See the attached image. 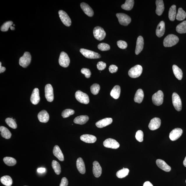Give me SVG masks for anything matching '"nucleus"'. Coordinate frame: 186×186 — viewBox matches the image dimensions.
<instances>
[{
  "label": "nucleus",
  "instance_id": "1",
  "mask_svg": "<svg viewBox=\"0 0 186 186\" xmlns=\"http://www.w3.org/2000/svg\"><path fill=\"white\" fill-rule=\"evenodd\" d=\"M179 41V38L176 36L170 34L165 38L163 41L165 47H171L175 45Z\"/></svg>",
  "mask_w": 186,
  "mask_h": 186
},
{
  "label": "nucleus",
  "instance_id": "2",
  "mask_svg": "<svg viewBox=\"0 0 186 186\" xmlns=\"http://www.w3.org/2000/svg\"><path fill=\"white\" fill-rule=\"evenodd\" d=\"M142 70V67L141 65H137L130 69L128 75L131 78H138L141 74Z\"/></svg>",
  "mask_w": 186,
  "mask_h": 186
},
{
  "label": "nucleus",
  "instance_id": "3",
  "mask_svg": "<svg viewBox=\"0 0 186 186\" xmlns=\"http://www.w3.org/2000/svg\"><path fill=\"white\" fill-rule=\"evenodd\" d=\"M31 60V54L29 52H26L24 53L22 57H21L19 60V64L22 67H27L29 65Z\"/></svg>",
  "mask_w": 186,
  "mask_h": 186
},
{
  "label": "nucleus",
  "instance_id": "4",
  "mask_svg": "<svg viewBox=\"0 0 186 186\" xmlns=\"http://www.w3.org/2000/svg\"><path fill=\"white\" fill-rule=\"evenodd\" d=\"M75 97L79 102L83 104H88L89 102V98L88 95L82 91H77L75 93Z\"/></svg>",
  "mask_w": 186,
  "mask_h": 186
},
{
  "label": "nucleus",
  "instance_id": "5",
  "mask_svg": "<svg viewBox=\"0 0 186 186\" xmlns=\"http://www.w3.org/2000/svg\"><path fill=\"white\" fill-rule=\"evenodd\" d=\"M93 36L97 40L101 41L106 36V33L103 28L99 26L95 27L93 31Z\"/></svg>",
  "mask_w": 186,
  "mask_h": 186
},
{
  "label": "nucleus",
  "instance_id": "6",
  "mask_svg": "<svg viewBox=\"0 0 186 186\" xmlns=\"http://www.w3.org/2000/svg\"><path fill=\"white\" fill-rule=\"evenodd\" d=\"M164 94L161 91H159L154 94L152 97V101L153 104L156 106H160L163 101Z\"/></svg>",
  "mask_w": 186,
  "mask_h": 186
},
{
  "label": "nucleus",
  "instance_id": "7",
  "mask_svg": "<svg viewBox=\"0 0 186 186\" xmlns=\"http://www.w3.org/2000/svg\"><path fill=\"white\" fill-rule=\"evenodd\" d=\"M80 52L84 57L89 59H98L101 57L100 54L91 50L81 49Z\"/></svg>",
  "mask_w": 186,
  "mask_h": 186
},
{
  "label": "nucleus",
  "instance_id": "8",
  "mask_svg": "<svg viewBox=\"0 0 186 186\" xmlns=\"http://www.w3.org/2000/svg\"><path fill=\"white\" fill-rule=\"evenodd\" d=\"M116 16L118 18L120 24L124 26H127L130 23L131 18L127 15L124 13H117Z\"/></svg>",
  "mask_w": 186,
  "mask_h": 186
},
{
  "label": "nucleus",
  "instance_id": "9",
  "mask_svg": "<svg viewBox=\"0 0 186 186\" xmlns=\"http://www.w3.org/2000/svg\"><path fill=\"white\" fill-rule=\"evenodd\" d=\"M70 63V58L68 55L65 52H62L60 54L59 63L62 67L66 68L69 65Z\"/></svg>",
  "mask_w": 186,
  "mask_h": 186
},
{
  "label": "nucleus",
  "instance_id": "10",
  "mask_svg": "<svg viewBox=\"0 0 186 186\" xmlns=\"http://www.w3.org/2000/svg\"><path fill=\"white\" fill-rule=\"evenodd\" d=\"M172 101L174 108L178 111H180L182 108V101L181 98L177 93H173Z\"/></svg>",
  "mask_w": 186,
  "mask_h": 186
},
{
  "label": "nucleus",
  "instance_id": "11",
  "mask_svg": "<svg viewBox=\"0 0 186 186\" xmlns=\"http://www.w3.org/2000/svg\"><path fill=\"white\" fill-rule=\"evenodd\" d=\"M45 97L48 102H52L54 99L53 88L51 84H47L45 87Z\"/></svg>",
  "mask_w": 186,
  "mask_h": 186
},
{
  "label": "nucleus",
  "instance_id": "12",
  "mask_svg": "<svg viewBox=\"0 0 186 186\" xmlns=\"http://www.w3.org/2000/svg\"><path fill=\"white\" fill-rule=\"evenodd\" d=\"M103 144L105 147L112 149H117L120 146L119 143L115 140L111 138L107 139L103 142Z\"/></svg>",
  "mask_w": 186,
  "mask_h": 186
},
{
  "label": "nucleus",
  "instance_id": "13",
  "mask_svg": "<svg viewBox=\"0 0 186 186\" xmlns=\"http://www.w3.org/2000/svg\"><path fill=\"white\" fill-rule=\"evenodd\" d=\"M58 13H59V17L63 23L68 27L71 26V19L67 13L63 10H60L59 11Z\"/></svg>",
  "mask_w": 186,
  "mask_h": 186
},
{
  "label": "nucleus",
  "instance_id": "14",
  "mask_svg": "<svg viewBox=\"0 0 186 186\" xmlns=\"http://www.w3.org/2000/svg\"><path fill=\"white\" fill-rule=\"evenodd\" d=\"M182 133L183 131L182 129L179 128L174 129L170 133V139L172 141L177 140L181 136Z\"/></svg>",
  "mask_w": 186,
  "mask_h": 186
},
{
  "label": "nucleus",
  "instance_id": "15",
  "mask_svg": "<svg viewBox=\"0 0 186 186\" xmlns=\"http://www.w3.org/2000/svg\"><path fill=\"white\" fill-rule=\"evenodd\" d=\"M161 120L158 118H155L150 121L149 125V127L151 130H155L160 127Z\"/></svg>",
  "mask_w": 186,
  "mask_h": 186
},
{
  "label": "nucleus",
  "instance_id": "16",
  "mask_svg": "<svg viewBox=\"0 0 186 186\" xmlns=\"http://www.w3.org/2000/svg\"><path fill=\"white\" fill-rule=\"evenodd\" d=\"M40 100L39 96V90L38 88L34 89L31 97V101L33 104L36 105L38 104Z\"/></svg>",
  "mask_w": 186,
  "mask_h": 186
},
{
  "label": "nucleus",
  "instance_id": "17",
  "mask_svg": "<svg viewBox=\"0 0 186 186\" xmlns=\"http://www.w3.org/2000/svg\"><path fill=\"white\" fill-rule=\"evenodd\" d=\"M93 172L94 175L96 178H99L102 174V168L99 163L97 161L93 162Z\"/></svg>",
  "mask_w": 186,
  "mask_h": 186
},
{
  "label": "nucleus",
  "instance_id": "18",
  "mask_svg": "<svg viewBox=\"0 0 186 186\" xmlns=\"http://www.w3.org/2000/svg\"><path fill=\"white\" fill-rule=\"evenodd\" d=\"M144 43L143 38L141 36H139L137 38L136 50H135V53L137 55L139 54L143 49Z\"/></svg>",
  "mask_w": 186,
  "mask_h": 186
},
{
  "label": "nucleus",
  "instance_id": "19",
  "mask_svg": "<svg viewBox=\"0 0 186 186\" xmlns=\"http://www.w3.org/2000/svg\"><path fill=\"white\" fill-rule=\"evenodd\" d=\"M112 121L113 120L111 118H106L97 122L95 123V125L98 128H101L110 125Z\"/></svg>",
  "mask_w": 186,
  "mask_h": 186
},
{
  "label": "nucleus",
  "instance_id": "20",
  "mask_svg": "<svg viewBox=\"0 0 186 186\" xmlns=\"http://www.w3.org/2000/svg\"><path fill=\"white\" fill-rule=\"evenodd\" d=\"M81 8L86 15L89 17L93 16L94 12L93 9L87 3H82L80 4Z\"/></svg>",
  "mask_w": 186,
  "mask_h": 186
},
{
  "label": "nucleus",
  "instance_id": "21",
  "mask_svg": "<svg viewBox=\"0 0 186 186\" xmlns=\"http://www.w3.org/2000/svg\"><path fill=\"white\" fill-rule=\"evenodd\" d=\"M81 140L86 143L89 144L94 143L97 140V138L93 135L86 134L80 137Z\"/></svg>",
  "mask_w": 186,
  "mask_h": 186
},
{
  "label": "nucleus",
  "instance_id": "22",
  "mask_svg": "<svg viewBox=\"0 0 186 186\" xmlns=\"http://www.w3.org/2000/svg\"><path fill=\"white\" fill-rule=\"evenodd\" d=\"M38 118L41 123H46L49 120V116L46 111L43 110L39 112Z\"/></svg>",
  "mask_w": 186,
  "mask_h": 186
},
{
  "label": "nucleus",
  "instance_id": "23",
  "mask_svg": "<svg viewBox=\"0 0 186 186\" xmlns=\"http://www.w3.org/2000/svg\"><path fill=\"white\" fill-rule=\"evenodd\" d=\"M156 164L157 166L160 168L165 172H169L171 170V167L169 166L164 161L162 160H157Z\"/></svg>",
  "mask_w": 186,
  "mask_h": 186
},
{
  "label": "nucleus",
  "instance_id": "24",
  "mask_svg": "<svg viewBox=\"0 0 186 186\" xmlns=\"http://www.w3.org/2000/svg\"><path fill=\"white\" fill-rule=\"evenodd\" d=\"M77 168L80 173L84 174L86 172L85 164L81 157H79L77 160L76 162Z\"/></svg>",
  "mask_w": 186,
  "mask_h": 186
},
{
  "label": "nucleus",
  "instance_id": "25",
  "mask_svg": "<svg viewBox=\"0 0 186 186\" xmlns=\"http://www.w3.org/2000/svg\"><path fill=\"white\" fill-rule=\"evenodd\" d=\"M165 31V25L164 22H161L158 25L156 34L158 37H161L164 35Z\"/></svg>",
  "mask_w": 186,
  "mask_h": 186
},
{
  "label": "nucleus",
  "instance_id": "26",
  "mask_svg": "<svg viewBox=\"0 0 186 186\" xmlns=\"http://www.w3.org/2000/svg\"><path fill=\"white\" fill-rule=\"evenodd\" d=\"M157 8L156 13L158 16H161L164 10V3L162 0H157L156 1Z\"/></svg>",
  "mask_w": 186,
  "mask_h": 186
},
{
  "label": "nucleus",
  "instance_id": "27",
  "mask_svg": "<svg viewBox=\"0 0 186 186\" xmlns=\"http://www.w3.org/2000/svg\"><path fill=\"white\" fill-rule=\"evenodd\" d=\"M53 153L54 156L57 157L59 160L63 161L64 160L63 154L59 146L56 145L54 146Z\"/></svg>",
  "mask_w": 186,
  "mask_h": 186
},
{
  "label": "nucleus",
  "instance_id": "28",
  "mask_svg": "<svg viewBox=\"0 0 186 186\" xmlns=\"http://www.w3.org/2000/svg\"><path fill=\"white\" fill-rule=\"evenodd\" d=\"M89 119V116H79L75 118L74 123L79 125H84L87 123Z\"/></svg>",
  "mask_w": 186,
  "mask_h": 186
},
{
  "label": "nucleus",
  "instance_id": "29",
  "mask_svg": "<svg viewBox=\"0 0 186 186\" xmlns=\"http://www.w3.org/2000/svg\"><path fill=\"white\" fill-rule=\"evenodd\" d=\"M144 95V91L142 89L137 90L134 98L135 102L139 103H141L143 100Z\"/></svg>",
  "mask_w": 186,
  "mask_h": 186
},
{
  "label": "nucleus",
  "instance_id": "30",
  "mask_svg": "<svg viewBox=\"0 0 186 186\" xmlns=\"http://www.w3.org/2000/svg\"><path fill=\"white\" fill-rule=\"evenodd\" d=\"M121 93V88L119 86L116 85L113 88L110 93V95L116 99H118Z\"/></svg>",
  "mask_w": 186,
  "mask_h": 186
},
{
  "label": "nucleus",
  "instance_id": "31",
  "mask_svg": "<svg viewBox=\"0 0 186 186\" xmlns=\"http://www.w3.org/2000/svg\"><path fill=\"white\" fill-rule=\"evenodd\" d=\"M172 69L175 76L178 80H181L183 77V72L181 69L176 65H173Z\"/></svg>",
  "mask_w": 186,
  "mask_h": 186
},
{
  "label": "nucleus",
  "instance_id": "32",
  "mask_svg": "<svg viewBox=\"0 0 186 186\" xmlns=\"http://www.w3.org/2000/svg\"><path fill=\"white\" fill-rule=\"evenodd\" d=\"M0 131L1 132V135L3 138L7 139H10L12 136L10 131L6 127L3 126L0 127Z\"/></svg>",
  "mask_w": 186,
  "mask_h": 186
},
{
  "label": "nucleus",
  "instance_id": "33",
  "mask_svg": "<svg viewBox=\"0 0 186 186\" xmlns=\"http://www.w3.org/2000/svg\"><path fill=\"white\" fill-rule=\"evenodd\" d=\"M134 3L133 0H127L124 4L121 5V8L124 10H130L133 8Z\"/></svg>",
  "mask_w": 186,
  "mask_h": 186
},
{
  "label": "nucleus",
  "instance_id": "34",
  "mask_svg": "<svg viewBox=\"0 0 186 186\" xmlns=\"http://www.w3.org/2000/svg\"><path fill=\"white\" fill-rule=\"evenodd\" d=\"M176 6L175 5L172 6L169 12V18L171 21H174L176 16Z\"/></svg>",
  "mask_w": 186,
  "mask_h": 186
},
{
  "label": "nucleus",
  "instance_id": "35",
  "mask_svg": "<svg viewBox=\"0 0 186 186\" xmlns=\"http://www.w3.org/2000/svg\"><path fill=\"white\" fill-rule=\"evenodd\" d=\"M1 183L6 186H11L13 184L12 178L8 176H3L1 178Z\"/></svg>",
  "mask_w": 186,
  "mask_h": 186
},
{
  "label": "nucleus",
  "instance_id": "36",
  "mask_svg": "<svg viewBox=\"0 0 186 186\" xmlns=\"http://www.w3.org/2000/svg\"><path fill=\"white\" fill-rule=\"evenodd\" d=\"M176 31L180 33H186V20L184 21L176 26Z\"/></svg>",
  "mask_w": 186,
  "mask_h": 186
},
{
  "label": "nucleus",
  "instance_id": "37",
  "mask_svg": "<svg viewBox=\"0 0 186 186\" xmlns=\"http://www.w3.org/2000/svg\"><path fill=\"white\" fill-rule=\"evenodd\" d=\"M3 161L5 164L9 166H14L16 164L15 159L10 157H6L3 159Z\"/></svg>",
  "mask_w": 186,
  "mask_h": 186
},
{
  "label": "nucleus",
  "instance_id": "38",
  "mask_svg": "<svg viewBox=\"0 0 186 186\" xmlns=\"http://www.w3.org/2000/svg\"><path fill=\"white\" fill-rule=\"evenodd\" d=\"M129 172V169L123 168L122 169L118 171L116 173V176L118 178H123L128 175Z\"/></svg>",
  "mask_w": 186,
  "mask_h": 186
},
{
  "label": "nucleus",
  "instance_id": "39",
  "mask_svg": "<svg viewBox=\"0 0 186 186\" xmlns=\"http://www.w3.org/2000/svg\"><path fill=\"white\" fill-rule=\"evenodd\" d=\"M52 166L54 172L57 175H59L61 173V169L59 163L56 160H53L52 162Z\"/></svg>",
  "mask_w": 186,
  "mask_h": 186
},
{
  "label": "nucleus",
  "instance_id": "40",
  "mask_svg": "<svg viewBox=\"0 0 186 186\" xmlns=\"http://www.w3.org/2000/svg\"><path fill=\"white\" fill-rule=\"evenodd\" d=\"M186 17V13L182 8H178L176 15V19L178 21H182L185 19Z\"/></svg>",
  "mask_w": 186,
  "mask_h": 186
},
{
  "label": "nucleus",
  "instance_id": "41",
  "mask_svg": "<svg viewBox=\"0 0 186 186\" xmlns=\"http://www.w3.org/2000/svg\"><path fill=\"white\" fill-rule=\"evenodd\" d=\"M5 122L7 125L11 128L13 129H16L17 127V125L14 119L13 118H6L5 120Z\"/></svg>",
  "mask_w": 186,
  "mask_h": 186
},
{
  "label": "nucleus",
  "instance_id": "42",
  "mask_svg": "<svg viewBox=\"0 0 186 186\" xmlns=\"http://www.w3.org/2000/svg\"><path fill=\"white\" fill-rule=\"evenodd\" d=\"M13 22L11 21L3 23L1 26V30L2 31H8L9 28L13 25Z\"/></svg>",
  "mask_w": 186,
  "mask_h": 186
},
{
  "label": "nucleus",
  "instance_id": "43",
  "mask_svg": "<svg viewBox=\"0 0 186 186\" xmlns=\"http://www.w3.org/2000/svg\"><path fill=\"white\" fill-rule=\"evenodd\" d=\"M75 113L74 110L71 109H66L63 110L62 113L61 115L63 118H67Z\"/></svg>",
  "mask_w": 186,
  "mask_h": 186
},
{
  "label": "nucleus",
  "instance_id": "44",
  "mask_svg": "<svg viewBox=\"0 0 186 186\" xmlns=\"http://www.w3.org/2000/svg\"><path fill=\"white\" fill-rule=\"evenodd\" d=\"M100 86L98 84H95L91 86V93L94 95H97L100 90Z\"/></svg>",
  "mask_w": 186,
  "mask_h": 186
},
{
  "label": "nucleus",
  "instance_id": "45",
  "mask_svg": "<svg viewBox=\"0 0 186 186\" xmlns=\"http://www.w3.org/2000/svg\"><path fill=\"white\" fill-rule=\"evenodd\" d=\"M98 49L102 51H106L110 49L109 45L105 43H102L100 44L98 46Z\"/></svg>",
  "mask_w": 186,
  "mask_h": 186
},
{
  "label": "nucleus",
  "instance_id": "46",
  "mask_svg": "<svg viewBox=\"0 0 186 186\" xmlns=\"http://www.w3.org/2000/svg\"><path fill=\"white\" fill-rule=\"evenodd\" d=\"M136 138L137 141L142 142L144 140V133L141 130L137 131L136 134Z\"/></svg>",
  "mask_w": 186,
  "mask_h": 186
},
{
  "label": "nucleus",
  "instance_id": "47",
  "mask_svg": "<svg viewBox=\"0 0 186 186\" xmlns=\"http://www.w3.org/2000/svg\"><path fill=\"white\" fill-rule=\"evenodd\" d=\"M117 44L118 47L121 49H125L127 46V43L125 41L123 40L118 41Z\"/></svg>",
  "mask_w": 186,
  "mask_h": 186
},
{
  "label": "nucleus",
  "instance_id": "48",
  "mask_svg": "<svg viewBox=\"0 0 186 186\" xmlns=\"http://www.w3.org/2000/svg\"><path fill=\"white\" fill-rule=\"evenodd\" d=\"M82 74L85 75L86 78H90L91 75V72L89 69L87 68H82L81 70Z\"/></svg>",
  "mask_w": 186,
  "mask_h": 186
},
{
  "label": "nucleus",
  "instance_id": "49",
  "mask_svg": "<svg viewBox=\"0 0 186 186\" xmlns=\"http://www.w3.org/2000/svg\"><path fill=\"white\" fill-rule=\"evenodd\" d=\"M106 64L102 61H100L98 63L97 66L98 69L99 70H102L106 68Z\"/></svg>",
  "mask_w": 186,
  "mask_h": 186
},
{
  "label": "nucleus",
  "instance_id": "50",
  "mask_svg": "<svg viewBox=\"0 0 186 186\" xmlns=\"http://www.w3.org/2000/svg\"><path fill=\"white\" fill-rule=\"evenodd\" d=\"M109 69L110 72L113 74L117 72L118 67L115 65H110Z\"/></svg>",
  "mask_w": 186,
  "mask_h": 186
},
{
  "label": "nucleus",
  "instance_id": "51",
  "mask_svg": "<svg viewBox=\"0 0 186 186\" xmlns=\"http://www.w3.org/2000/svg\"><path fill=\"white\" fill-rule=\"evenodd\" d=\"M68 182L66 178L64 177L62 178L60 186H68Z\"/></svg>",
  "mask_w": 186,
  "mask_h": 186
},
{
  "label": "nucleus",
  "instance_id": "52",
  "mask_svg": "<svg viewBox=\"0 0 186 186\" xmlns=\"http://www.w3.org/2000/svg\"><path fill=\"white\" fill-rule=\"evenodd\" d=\"M37 171L39 173H43L46 171V169L42 168H39Z\"/></svg>",
  "mask_w": 186,
  "mask_h": 186
},
{
  "label": "nucleus",
  "instance_id": "53",
  "mask_svg": "<svg viewBox=\"0 0 186 186\" xmlns=\"http://www.w3.org/2000/svg\"><path fill=\"white\" fill-rule=\"evenodd\" d=\"M5 68L1 66V63L0 62V73L5 72Z\"/></svg>",
  "mask_w": 186,
  "mask_h": 186
},
{
  "label": "nucleus",
  "instance_id": "54",
  "mask_svg": "<svg viewBox=\"0 0 186 186\" xmlns=\"http://www.w3.org/2000/svg\"><path fill=\"white\" fill-rule=\"evenodd\" d=\"M143 186H153L152 184L149 181H146L144 182Z\"/></svg>",
  "mask_w": 186,
  "mask_h": 186
},
{
  "label": "nucleus",
  "instance_id": "55",
  "mask_svg": "<svg viewBox=\"0 0 186 186\" xmlns=\"http://www.w3.org/2000/svg\"><path fill=\"white\" fill-rule=\"evenodd\" d=\"M183 164L185 167H186V157H185V160L183 161Z\"/></svg>",
  "mask_w": 186,
  "mask_h": 186
},
{
  "label": "nucleus",
  "instance_id": "56",
  "mask_svg": "<svg viewBox=\"0 0 186 186\" xmlns=\"http://www.w3.org/2000/svg\"><path fill=\"white\" fill-rule=\"evenodd\" d=\"M10 28L11 30H14L15 29V27L12 26H11Z\"/></svg>",
  "mask_w": 186,
  "mask_h": 186
},
{
  "label": "nucleus",
  "instance_id": "57",
  "mask_svg": "<svg viewBox=\"0 0 186 186\" xmlns=\"http://www.w3.org/2000/svg\"><path fill=\"white\" fill-rule=\"evenodd\" d=\"M13 26H15V25H14V24H13Z\"/></svg>",
  "mask_w": 186,
  "mask_h": 186
},
{
  "label": "nucleus",
  "instance_id": "58",
  "mask_svg": "<svg viewBox=\"0 0 186 186\" xmlns=\"http://www.w3.org/2000/svg\"></svg>",
  "mask_w": 186,
  "mask_h": 186
},
{
  "label": "nucleus",
  "instance_id": "59",
  "mask_svg": "<svg viewBox=\"0 0 186 186\" xmlns=\"http://www.w3.org/2000/svg\"></svg>",
  "mask_w": 186,
  "mask_h": 186
}]
</instances>
